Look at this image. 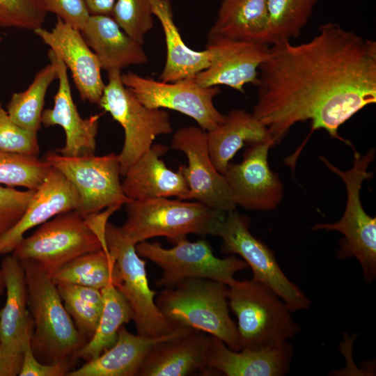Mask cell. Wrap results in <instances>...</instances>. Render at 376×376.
<instances>
[{
	"mask_svg": "<svg viewBox=\"0 0 376 376\" xmlns=\"http://www.w3.org/2000/svg\"><path fill=\"white\" fill-rule=\"evenodd\" d=\"M256 86L252 114L274 145L293 125L308 120L311 134L324 130L352 146L338 129L376 102V42L337 23L323 24L306 42L269 46Z\"/></svg>",
	"mask_w": 376,
	"mask_h": 376,
	"instance_id": "6da1fadb",
	"label": "cell"
},
{
	"mask_svg": "<svg viewBox=\"0 0 376 376\" xmlns=\"http://www.w3.org/2000/svg\"><path fill=\"white\" fill-rule=\"evenodd\" d=\"M28 292V308L33 321L31 345L36 358L45 364L76 362L87 343L66 311L52 276L31 260L20 261Z\"/></svg>",
	"mask_w": 376,
	"mask_h": 376,
	"instance_id": "7a4b0ae2",
	"label": "cell"
},
{
	"mask_svg": "<svg viewBox=\"0 0 376 376\" xmlns=\"http://www.w3.org/2000/svg\"><path fill=\"white\" fill-rule=\"evenodd\" d=\"M228 286L207 279L191 278L164 289L155 303L163 315L178 327L198 330L240 350L236 322L228 311Z\"/></svg>",
	"mask_w": 376,
	"mask_h": 376,
	"instance_id": "3957f363",
	"label": "cell"
},
{
	"mask_svg": "<svg viewBox=\"0 0 376 376\" xmlns=\"http://www.w3.org/2000/svg\"><path fill=\"white\" fill-rule=\"evenodd\" d=\"M125 205L127 219L120 228L135 244L159 236L175 243L189 234L216 235L226 214L198 201L164 197L132 200Z\"/></svg>",
	"mask_w": 376,
	"mask_h": 376,
	"instance_id": "277c9868",
	"label": "cell"
},
{
	"mask_svg": "<svg viewBox=\"0 0 376 376\" xmlns=\"http://www.w3.org/2000/svg\"><path fill=\"white\" fill-rule=\"evenodd\" d=\"M228 306L237 319L240 350H258L288 341L300 331L292 311L272 289L253 279L228 286Z\"/></svg>",
	"mask_w": 376,
	"mask_h": 376,
	"instance_id": "5b68a950",
	"label": "cell"
},
{
	"mask_svg": "<svg viewBox=\"0 0 376 376\" xmlns=\"http://www.w3.org/2000/svg\"><path fill=\"white\" fill-rule=\"evenodd\" d=\"M375 157V150L370 149L361 155L354 150L352 167L343 171L325 157L320 159L325 166L343 180L347 191V203L341 219L331 224H318L313 230H336L343 237L337 251L339 258H355L359 263L363 279L367 283L376 278V218L368 215L363 208L360 190L364 180L373 173L368 172L369 164Z\"/></svg>",
	"mask_w": 376,
	"mask_h": 376,
	"instance_id": "8992f818",
	"label": "cell"
},
{
	"mask_svg": "<svg viewBox=\"0 0 376 376\" xmlns=\"http://www.w3.org/2000/svg\"><path fill=\"white\" fill-rule=\"evenodd\" d=\"M107 248L104 234L76 210L61 213L39 226L11 253L19 261L31 260L51 276L63 265L88 252Z\"/></svg>",
	"mask_w": 376,
	"mask_h": 376,
	"instance_id": "52a82bcc",
	"label": "cell"
},
{
	"mask_svg": "<svg viewBox=\"0 0 376 376\" xmlns=\"http://www.w3.org/2000/svg\"><path fill=\"white\" fill-rule=\"evenodd\" d=\"M108 82L98 105L109 112L123 128L124 144L118 156L120 174L148 151L157 136L173 132L169 114L162 109H152L141 103L121 80V71L109 70Z\"/></svg>",
	"mask_w": 376,
	"mask_h": 376,
	"instance_id": "ba28073f",
	"label": "cell"
},
{
	"mask_svg": "<svg viewBox=\"0 0 376 376\" xmlns=\"http://www.w3.org/2000/svg\"><path fill=\"white\" fill-rule=\"evenodd\" d=\"M174 244L171 249L147 240L136 244L140 257L150 260L162 269V276L156 281L157 287L172 288L191 278L211 279L230 286L236 281L234 275L249 267L244 260L234 256L224 258L215 256L209 242L203 239L191 242L185 237Z\"/></svg>",
	"mask_w": 376,
	"mask_h": 376,
	"instance_id": "9c48e42d",
	"label": "cell"
},
{
	"mask_svg": "<svg viewBox=\"0 0 376 376\" xmlns=\"http://www.w3.org/2000/svg\"><path fill=\"white\" fill-rule=\"evenodd\" d=\"M104 239L120 272V284L117 288L132 308L137 334L158 338L180 327L169 321L156 305V292L150 288L146 261L138 255L136 244L125 237L120 227L109 222Z\"/></svg>",
	"mask_w": 376,
	"mask_h": 376,
	"instance_id": "30bf717a",
	"label": "cell"
},
{
	"mask_svg": "<svg viewBox=\"0 0 376 376\" xmlns=\"http://www.w3.org/2000/svg\"><path fill=\"white\" fill-rule=\"evenodd\" d=\"M44 159L75 187L79 196L76 211L84 217L132 201L123 190L118 156L115 153L69 157L49 152Z\"/></svg>",
	"mask_w": 376,
	"mask_h": 376,
	"instance_id": "8fae6325",
	"label": "cell"
},
{
	"mask_svg": "<svg viewBox=\"0 0 376 376\" xmlns=\"http://www.w3.org/2000/svg\"><path fill=\"white\" fill-rule=\"evenodd\" d=\"M250 219L235 210L226 212L217 236L222 239L221 251L238 254L253 272V279L275 292L292 312L306 309L310 300L285 275L274 252L249 230Z\"/></svg>",
	"mask_w": 376,
	"mask_h": 376,
	"instance_id": "7c38bea8",
	"label": "cell"
},
{
	"mask_svg": "<svg viewBox=\"0 0 376 376\" xmlns=\"http://www.w3.org/2000/svg\"><path fill=\"white\" fill-rule=\"evenodd\" d=\"M121 80L146 107L178 111L193 118L206 132L224 119L213 101L221 92L219 86H202L195 77L165 82L128 72L121 74Z\"/></svg>",
	"mask_w": 376,
	"mask_h": 376,
	"instance_id": "4fadbf2b",
	"label": "cell"
},
{
	"mask_svg": "<svg viewBox=\"0 0 376 376\" xmlns=\"http://www.w3.org/2000/svg\"><path fill=\"white\" fill-rule=\"evenodd\" d=\"M171 147L187 158V165H180L189 188L184 200L194 199L224 212L235 210L230 188L210 157L206 131L194 125L182 127L174 133Z\"/></svg>",
	"mask_w": 376,
	"mask_h": 376,
	"instance_id": "5bb4252c",
	"label": "cell"
},
{
	"mask_svg": "<svg viewBox=\"0 0 376 376\" xmlns=\"http://www.w3.org/2000/svg\"><path fill=\"white\" fill-rule=\"evenodd\" d=\"M274 146L272 141L251 145L240 163L228 165L223 175L237 205L264 212L275 209L281 201L283 183L268 162V152Z\"/></svg>",
	"mask_w": 376,
	"mask_h": 376,
	"instance_id": "9a60e30c",
	"label": "cell"
},
{
	"mask_svg": "<svg viewBox=\"0 0 376 376\" xmlns=\"http://www.w3.org/2000/svg\"><path fill=\"white\" fill-rule=\"evenodd\" d=\"M6 292L0 310V345L7 376L19 375L26 337L34 324L28 308V292L21 262L12 255L1 263Z\"/></svg>",
	"mask_w": 376,
	"mask_h": 376,
	"instance_id": "2e32d148",
	"label": "cell"
},
{
	"mask_svg": "<svg viewBox=\"0 0 376 376\" xmlns=\"http://www.w3.org/2000/svg\"><path fill=\"white\" fill-rule=\"evenodd\" d=\"M33 32L70 68L80 98L98 104L105 87L102 68L80 30L57 17L52 30L39 27Z\"/></svg>",
	"mask_w": 376,
	"mask_h": 376,
	"instance_id": "e0dca14e",
	"label": "cell"
},
{
	"mask_svg": "<svg viewBox=\"0 0 376 376\" xmlns=\"http://www.w3.org/2000/svg\"><path fill=\"white\" fill-rule=\"evenodd\" d=\"M48 57L56 65L58 88L54 96V107L42 113L41 125L46 127L59 125L64 130L65 143L58 150L59 154L69 157L93 155L99 119L102 113L86 119L81 117L73 102L66 65L51 49Z\"/></svg>",
	"mask_w": 376,
	"mask_h": 376,
	"instance_id": "ac0fdd59",
	"label": "cell"
},
{
	"mask_svg": "<svg viewBox=\"0 0 376 376\" xmlns=\"http://www.w3.org/2000/svg\"><path fill=\"white\" fill-rule=\"evenodd\" d=\"M207 40L216 42L218 53L212 63L195 77L199 85H223L242 93L246 84L256 85L260 66L269 53L268 45L210 37Z\"/></svg>",
	"mask_w": 376,
	"mask_h": 376,
	"instance_id": "d6986e66",
	"label": "cell"
},
{
	"mask_svg": "<svg viewBox=\"0 0 376 376\" xmlns=\"http://www.w3.org/2000/svg\"><path fill=\"white\" fill-rule=\"evenodd\" d=\"M292 355L293 347L288 341L258 350H233L210 335L206 367L210 375L283 376L290 370Z\"/></svg>",
	"mask_w": 376,
	"mask_h": 376,
	"instance_id": "ffe728a7",
	"label": "cell"
},
{
	"mask_svg": "<svg viewBox=\"0 0 376 376\" xmlns=\"http://www.w3.org/2000/svg\"><path fill=\"white\" fill-rule=\"evenodd\" d=\"M209 339L210 335L203 331L180 327L152 347L138 376H185L195 373L210 375L206 367Z\"/></svg>",
	"mask_w": 376,
	"mask_h": 376,
	"instance_id": "44dd1931",
	"label": "cell"
},
{
	"mask_svg": "<svg viewBox=\"0 0 376 376\" xmlns=\"http://www.w3.org/2000/svg\"><path fill=\"white\" fill-rule=\"evenodd\" d=\"M79 203L75 187L59 171L52 168L36 190L22 217L0 237V256L12 253L28 230L61 213L76 210Z\"/></svg>",
	"mask_w": 376,
	"mask_h": 376,
	"instance_id": "7402d4cb",
	"label": "cell"
},
{
	"mask_svg": "<svg viewBox=\"0 0 376 376\" xmlns=\"http://www.w3.org/2000/svg\"><path fill=\"white\" fill-rule=\"evenodd\" d=\"M164 144H152L127 170L122 187L132 200L176 197L184 201L189 191L182 167L169 169L160 158L167 151Z\"/></svg>",
	"mask_w": 376,
	"mask_h": 376,
	"instance_id": "603a6c76",
	"label": "cell"
},
{
	"mask_svg": "<svg viewBox=\"0 0 376 376\" xmlns=\"http://www.w3.org/2000/svg\"><path fill=\"white\" fill-rule=\"evenodd\" d=\"M153 15L159 20L165 38L166 57L159 80L173 82L196 77L207 69L218 52L215 42L207 40L205 49H191L184 42L175 23L170 0H151Z\"/></svg>",
	"mask_w": 376,
	"mask_h": 376,
	"instance_id": "cb8c5ba5",
	"label": "cell"
},
{
	"mask_svg": "<svg viewBox=\"0 0 376 376\" xmlns=\"http://www.w3.org/2000/svg\"><path fill=\"white\" fill-rule=\"evenodd\" d=\"M81 33L107 72L148 62L143 45L125 33L111 15H91Z\"/></svg>",
	"mask_w": 376,
	"mask_h": 376,
	"instance_id": "d4e9b609",
	"label": "cell"
},
{
	"mask_svg": "<svg viewBox=\"0 0 376 376\" xmlns=\"http://www.w3.org/2000/svg\"><path fill=\"white\" fill-rule=\"evenodd\" d=\"M180 327L169 335L149 338L133 334L123 325L113 345L97 358L72 369L66 376H138L152 347L173 335Z\"/></svg>",
	"mask_w": 376,
	"mask_h": 376,
	"instance_id": "484cf974",
	"label": "cell"
},
{
	"mask_svg": "<svg viewBox=\"0 0 376 376\" xmlns=\"http://www.w3.org/2000/svg\"><path fill=\"white\" fill-rule=\"evenodd\" d=\"M206 132L210 157L221 174L245 144L272 141L267 127L252 113L240 109L230 110L220 124Z\"/></svg>",
	"mask_w": 376,
	"mask_h": 376,
	"instance_id": "4316f807",
	"label": "cell"
},
{
	"mask_svg": "<svg viewBox=\"0 0 376 376\" xmlns=\"http://www.w3.org/2000/svg\"><path fill=\"white\" fill-rule=\"evenodd\" d=\"M267 23V0H222L207 37L266 44Z\"/></svg>",
	"mask_w": 376,
	"mask_h": 376,
	"instance_id": "83f0119b",
	"label": "cell"
},
{
	"mask_svg": "<svg viewBox=\"0 0 376 376\" xmlns=\"http://www.w3.org/2000/svg\"><path fill=\"white\" fill-rule=\"evenodd\" d=\"M101 292L104 304L97 327L77 356L85 362L97 358L113 345L120 328L134 318L129 302L115 285H109Z\"/></svg>",
	"mask_w": 376,
	"mask_h": 376,
	"instance_id": "f1b7e54d",
	"label": "cell"
},
{
	"mask_svg": "<svg viewBox=\"0 0 376 376\" xmlns=\"http://www.w3.org/2000/svg\"><path fill=\"white\" fill-rule=\"evenodd\" d=\"M57 285H85L102 290L120 284L118 268L107 248L84 253L63 265L52 276Z\"/></svg>",
	"mask_w": 376,
	"mask_h": 376,
	"instance_id": "f546056e",
	"label": "cell"
},
{
	"mask_svg": "<svg viewBox=\"0 0 376 376\" xmlns=\"http://www.w3.org/2000/svg\"><path fill=\"white\" fill-rule=\"evenodd\" d=\"M319 0H267L266 44L290 41L301 34Z\"/></svg>",
	"mask_w": 376,
	"mask_h": 376,
	"instance_id": "4dcf8cb0",
	"label": "cell"
},
{
	"mask_svg": "<svg viewBox=\"0 0 376 376\" xmlns=\"http://www.w3.org/2000/svg\"><path fill=\"white\" fill-rule=\"evenodd\" d=\"M57 77L56 65L50 61L36 74L26 90L13 93L6 106L11 119L21 127L38 132L47 91Z\"/></svg>",
	"mask_w": 376,
	"mask_h": 376,
	"instance_id": "1f68e13d",
	"label": "cell"
},
{
	"mask_svg": "<svg viewBox=\"0 0 376 376\" xmlns=\"http://www.w3.org/2000/svg\"><path fill=\"white\" fill-rule=\"evenodd\" d=\"M52 169L38 157L0 150V185L36 190Z\"/></svg>",
	"mask_w": 376,
	"mask_h": 376,
	"instance_id": "d6a6232c",
	"label": "cell"
},
{
	"mask_svg": "<svg viewBox=\"0 0 376 376\" xmlns=\"http://www.w3.org/2000/svg\"><path fill=\"white\" fill-rule=\"evenodd\" d=\"M111 16L125 33L141 45L153 26L151 0H116Z\"/></svg>",
	"mask_w": 376,
	"mask_h": 376,
	"instance_id": "836d02e7",
	"label": "cell"
},
{
	"mask_svg": "<svg viewBox=\"0 0 376 376\" xmlns=\"http://www.w3.org/2000/svg\"><path fill=\"white\" fill-rule=\"evenodd\" d=\"M47 13L40 0H0V27L34 31Z\"/></svg>",
	"mask_w": 376,
	"mask_h": 376,
	"instance_id": "e575fe53",
	"label": "cell"
},
{
	"mask_svg": "<svg viewBox=\"0 0 376 376\" xmlns=\"http://www.w3.org/2000/svg\"><path fill=\"white\" fill-rule=\"evenodd\" d=\"M0 150L38 157L37 132L14 122L0 104Z\"/></svg>",
	"mask_w": 376,
	"mask_h": 376,
	"instance_id": "d590c367",
	"label": "cell"
},
{
	"mask_svg": "<svg viewBox=\"0 0 376 376\" xmlns=\"http://www.w3.org/2000/svg\"><path fill=\"white\" fill-rule=\"evenodd\" d=\"M63 305L77 330L88 341L93 336L99 322L102 308L79 299L67 284L57 285Z\"/></svg>",
	"mask_w": 376,
	"mask_h": 376,
	"instance_id": "8d00e7d4",
	"label": "cell"
},
{
	"mask_svg": "<svg viewBox=\"0 0 376 376\" xmlns=\"http://www.w3.org/2000/svg\"><path fill=\"white\" fill-rule=\"evenodd\" d=\"M35 192L34 189L20 191L0 185V237L20 219Z\"/></svg>",
	"mask_w": 376,
	"mask_h": 376,
	"instance_id": "74e56055",
	"label": "cell"
},
{
	"mask_svg": "<svg viewBox=\"0 0 376 376\" xmlns=\"http://www.w3.org/2000/svg\"><path fill=\"white\" fill-rule=\"evenodd\" d=\"M33 329L27 334L23 350V359L19 376H66L74 369L75 362H62L54 364H45L40 362L35 357L31 339Z\"/></svg>",
	"mask_w": 376,
	"mask_h": 376,
	"instance_id": "f35d334b",
	"label": "cell"
},
{
	"mask_svg": "<svg viewBox=\"0 0 376 376\" xmlns=\"http://www.w3.org/2000/svg\"><path fill=\"white\" fill-rule=\"evenodd\" d=\"M47 12L56 15L65 23L80 30L91 15L84 0H40Z\"/></svg>",
	"mask_w": 376,
	"mask_h": 376,
	"instance_id": "ab89813d",
	"label": "cell"
},
{
	"mask_svg": "<svg viewBox=\"0 0 376 376\" xmlns=\"http://www.w3.org/2000/svg\"><path fill=\"white\" fill-rule=\"evenodd\" d=\"M91 15H111L116 0H84Z\"/></svg>",
	"mask_w": 376,
	"mask_h": 376,
	"instance_id": "60d3db41",
	"label": "cell"
},
{
	"mask_svg": "<svg viewBox=\"0 0 376 376\" xmlns=\"http://www.w3.org/2000/svg\"><path fill=\"white\" fill-rule=\"evenodd\" d=\"M0 376H7L4 363L3 352L0 345Z\"/></svg>",
	"mask_w": 376,
	"mask_h": 376,
	"instance_id": "b9f144b4",
	"label": "cell"
},
{
	"mask_svg": "<svg viewBox=\"0 0 376 376\" xmlns=\"http://www.w3.org/2000/svg\"><path fill=\"white\" fill-rule=\"evenodd\" d=\"M6 290L5 283L1 271L0 270V296Z\"/></svg>",
	"mask_w": 376,
	"mask_h": 376,
	"instance_id": "7bdbcfd3",
	"label": "cell"
},
{
	"mask_svg": "<svg viewBox=\"0 0 376 376\" xmlns=\"http://www.w3.org/2000/svg\"><path fill=\"white\" fill-rule=\"evenodd\" d=\"M1 40H2V38L0 37V42H1Z\"/></svg>",
	"mask_w": 376,
	"mask_h": 376,
	"instance_id": "ee69618b",
	"label": "cell"
}]
</instances>
